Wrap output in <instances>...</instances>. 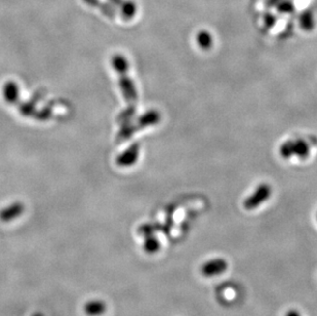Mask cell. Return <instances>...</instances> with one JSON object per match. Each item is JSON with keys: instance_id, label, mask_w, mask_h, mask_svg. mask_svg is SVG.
Returning <instances> with one entry per match:
<instances>
[{"instance_id": "cell-1", "label": "cell", "mask_w": 317, "mask_h": 316, "mask_svg": "<svg viewBox=\"0 0 317 316\" xmlns=\"http://www.w3.org/2000/svg\"><path fill=\"white\" fill-rule=\"evenodd\" d=\"M111 65L118 74L119 87L122 95L127 103V108L120 112L118 115V122L123 123L130 121L136 112V103L138 100V93L134 81L128 75V63L124 56L116 54L111 58Z\"/></svg>"}, {"instance_id": "cell-2", "label": "cell", "mask_w": 317, "mask_h": 316, "mask_svg": "<svg viewBox=\"0 0 317 316\" xmlns=\"http://www.w3.org/2000/svg\"><path fill=\"white\" fill-rule=\"evenodd\" d=\"M160 121V114L156 110H150L143 115H141L135 122L126 121L121 123V127L117 134L116 140L117 142H124L127 139L132 138V136L138 131L144 130L148 126L155 125Z\"/></svg>"}, {"instance_id": "cell-3", "label": "cell", "mask_w": 317, "mask_h": 316, "mask_svg": "<svg viewBox=\"0 0 317 316\" xmlns=\"http://www.w3.org/2000/svg\"><path fill=\"white\" fill-rule=\"evenodd\" d=\"M272 189L271 187L267 184L260 185L256 191L251 194L243 202V207L248 210L255 209L263 204L266 201L269 200V197L271 196Z\"/></svg>"}, {"instance_id": "cell-4", "label": "cell", "mask_w": 317, "mask_h": 316, "mask_svg": "<svg viewBox=\"0 0 317 316\" xmlns=\"http://www.w3.org/2000/svg\"><path fill=\"white\" fill-rule=\"evenodd\" d=\"M228 268V263L223 258H216L209 260L202 265L201 273L204 277H214L223 274Z\"/></svg>"}, {"instance_id": "cell-5", "label": "cell", "mask_w": 317, "mask_h": 316, "mask_svg": "<svg viewBox=\"0 0 317 316\" xmlns=\"http://www.w3.org/2000/svg\"><path fill=\"white\" fill-rule=\"evenodd\" d=\"M140 155V144L134 143L116 157V163L121 168L134 166Z\"/></svg>"}, {"instance_id": "cell-6", "label": "cell", "mask_w": 317, "mask_h": 316, "mask_svg": "<svg viewBox=\"0 0 317 316\" xmlns=\"http://www.w3.org/2000/svg\"><path fill=\"white\" fill-rule=\"evenodd\" d=\"M25 212V205L22 202H14L0 210V221L10 222L18 219Z\"/></svg>"}, {"instance_id": "cell-7", "label": "cell", "mask_w": 317, "mask_h": 316, "mask_svg": "<svg viewBox=\"0 0 317 316\" xmlns=\"http://www.w3.org/2000/svg\"><path fill=\"white\" fill-rule=\"evenodd\" d=\"M2 95L5 102L15 105L20 100L19 86L14 81H7L2 87Z\"/></svg>"}, {"instance_id": "cell-8", "label": "cell", "mask_w": 317, "mask_h": 316, "mask_svg": "<svg viewBox=\"0 0 317 316\" xmlns=\"http://www.w3.org/2000/svg\"><path fill=\"white\" fill-rule=\"evenodd\" d=\"M106 310H107V306L101 300L88 301L84 307L85 313L88 316H101L106 312Z\"/></svg>"}, {"instance_id": "cell-9", "label": "cell", "mask_w": 317, "mask_h": 316, "mask_svg": "<svg viewBox=\"0 0 317 316\" xmlns=\"http://www.w3.org/2000/svg\"><path fill=\"white\" fill-rule=\"evenodd\" d=\"M292 144V154L299 156L301 159H306L309 155V145L302 139L299 140H291Z\"/></svg>"}, {"instance_id": "cell-10", "label": "cell", "mask_w": 317, "mask_h": 316, "mask_svg": "<svg viewBox=\"0 0 317 316\" xmlns=\"http://www.w3.org/2000/svg\"><path fill=\"white\" fill-rule=\"evenodd\" d=\"M84 2L91 7H98L102 11V14L110 19H114L116 17V9L108 3H102L101 0H84Z\"/></svg>"}, {"instance_id": "cell-11", "label": "cell", "mask_w": 317, "mask_h": 316, "mask_svg": "<svg viewBox=\"0 0 317 316\" xmlns=\"http://www.w3.org/2000/svg\"><path fill=\"white\" fill-rule=\"evenodd\" d=\"M143 249L147 254H155L160 250V242L151 234V235L145 236Z\"/></svg>"}, {"instance_id": "cell-12", "label": "cell", "mask_w": 317, "mask_h": 316, "mask_svg": "<svg viewBox=\"0 0 317 316\" xmlns=\"http://www.w3.org/2000/svg\"><path fill=\"white\" fill-rule=\"evenodd\" d=\"M197 43L203 50H208L213 45V36L207 31H201L197 35Z\"/></svg>"}, {"instance_id": "cell-13", "label": "cell", "mask_w": 317, "mask_h": 316, "mask_svg": "<svg viewBox=\"0 0 317 316\" xmlns=\"http://www.w3.org/2000/svg\"><path fill=\"white\" fill-rule=\"evenodd\" d=\"M300 25L305 31H311L314 28V18L311 11H305L300 18Z\"/></svg>"}, {"instance_id": "cell-14", "label": "cell", "mask_w": 317, "mask_h": 316, "mask_svg": "<svg viewBox=\"0 0 317 316\" xmlns=\"http://www.w3.org/2000/svg\"><path fill=\"white\" fill-rule=\"evenodd\" d=\"M120 10H121V14H122L123 18L128 20V19H132L136 15L137 6L133 1H131V0H125V2L121 6Z\"/></svg>"}, {"instance_id": "cell-15", "label": "cell", "mask_w": 317, "mask_h": 316, "mask_svg": "<svg viewBox=\"0 0 317 316\" xmlns=\"http://www.w3.org/2000/svg\"><path fill=\"white\" fill-rule=\"evenodd\" d=\"M280 154L284 158H290L292 154V144H291V140L290 141H288L284 143L280 147Z\"/></svg>"}, {"instance_id": "cell-16", "label": "cell", "mask_w": 317, "mask_h": 316, "mask_svg": "<svg viewBox=\"0 0 317 316\" xmlns=\"http://www.w3.org/2000/svg\"><path fill=\"white\" fill-rule=\"evenodd\" d=\"M153 230H154V227L150 225V224H145V225H142L140 228H139V233L141 234V235H144V236H148V235H151L152 233H153Z\"/></svg>"}, {"instance_id": "cell-17", "label": "cell", "mask_w": 317, "mask_h": 316, "mask_svg": "<svg viewBox=\"0 0 317 316\" xmlns=\"http://www.w3.org/2000/svg\"><path fill=\"white\" fill-rule=\"evenodd\" d=\"M108 1L109 2H111V3H113L114 5H116V6H118V7H120L121 8V6L124 4V2H125V0H108Z\"/></svg>"}, {"instance_id": "cell-18", "label": "cell", "mask_w": 317, "mask_h": 316, "mask_svg": "<svg viewBox=\"0 0 317 316\" xmlns=\"http://www.w3.org/2000/svg\"><path fill=\"white\" fill-rule=\"evenodd\" d=\"M286 316H301V315H300V313H299L297 310H295V309H290V310H288V311L287 312Z\"/></svg>"}, {"instance_id": "cell-19", "label": "cell", "mask_w": 317, "mask_h": 316, "mask_svg": "<svg viewBox=\"0 0 317 316\" xmlns=\"http://www.w3.org/2000/svg\"><path fill=\"white\" fill-rule=\"evenodd\" d=\"M32 316H44V315L41 312H35Z\"/></svg>"}, {"instance_id": "cell-20", "label": "cell", "mask_w": 317, "mask_h": 316, "mask_svg": "<svg viewBox=\"0 0 317 316\" xmlns=\"http://www.w3.org/2000/svg\"><path fill=\"white\" fill-rule=\"evenodd\" d=\"M316 219H317V215H316Z\"/></svg>"}]
</instances>
